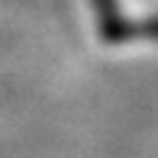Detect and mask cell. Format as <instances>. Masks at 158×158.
Here are the masks:
<instances>
[{
  "mask_svg": "<svg viewBox=\"0 0 158 158\" xmlns=\"http://www.w3.org/2000/svg\"><path fill=\"white\" fill-rule=\"evenodd\" d=\"M98 13V29L108 45H124L129 40H158V16L145 21H129L118 13L116 0H90Z\"/></svg>",
  "mask_w": 158,
  "mask_h": 158,
  "instance_id": "6da1fadb",
  "label": "cell"
}]
</instances>
